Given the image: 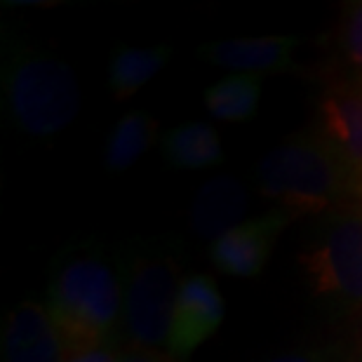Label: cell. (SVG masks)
<instances>
[{"label": "cell", "mask_w": 362, "mask_h": 362, "mask_svg": "<svg viewBox=\"0 0 362 362\" xmlns=\"http://www.w3.org/2000/svg\"><path fill=\"white\" fill-rule=\"evenodd\" d=\"M45 308L66 341L69 358L83 351L118 349L122 327V275L94 243L71 245L54 259Z\"/></svg>", "instance_id": "obj_1"}, {"label": "cell", "mask_w": 362, "mask_h": 362, "mask_svg": "<svg viewBox=\"0 0 362 362\" xmlns=\"http://www.w3.org/2000/svg\"><path fill=\"white\" fill-rule=\"evenodd\" d=\"M3 94L14 127L38 139H47L74 125L83 104L74 69L35 47L7 49Z\"/></svg>", "instance_id": "obj_2"}, {"label": "cell", "mask_w": 362, "mask_h": 362, "mask_svg": "<svg viewBox=\"0 0 362 362\" xmlns=\"http://www.w3.org/2000/svg\"><path fill=\"white\" fill-rule=\"evenodd\" d=\"M257 181L259 191L289 216L327 214L351 188L337 156L317 134H296L273 146L259 163Z\"/></svg>", "instance_id": "obj_3"}, {"label": "cell", "mask_w": 362, "mask_h": 362, "mask_svg": "<svg viewBox=\"0 0 362 362\" xmlns=\"http://www.w3.org/2000/svg\"><path fill=\"white\" fill-rule=\"evenodd\" d=\"M122 327L134 349H168L179 296L175 255L158 243H139L120 262Z\"/></svg>", "instance_id": "obj_4"}, {"label": "cell", "mask_w": 362, "mask_h": 362, "mask_svg": "<svg viewBox=\"0 0 362 362\" xmlns=\"http://www.w3.org/2000/svg\"><path fill=\"white\" fill-rule=\"evenodd\" d=\"M299 262L313 299L332 313H362V212H337Z\"/></svg>", "instance_id": "obj_5"}, {"label": "cell", "mask_w": 362, "mask_h": 362, "mask_svg": "<svg viewBox=\"0 0 362 362\" xmlns=\"http://www.w3.org/2000/svg\"><path fill=\"white\" fill-rule=\"evenodd\" d=\"M317 136L344 168L351 188L362 195V81L337 83L317 106Z\"/></svg>", "instance_id": "obj_6"}, {"label": "cell", "mask_w": 362, "mask_h": 362, "mask_svg": "<svg viewBox=\"0 0 362 362\" xmlns=\"http://www.w3.org/2000/svg\"><path fill=\"white\" fill-rule=\"evenodd\" d=\"M226 303L216 287L212 275L191 273L181 280L175 317L168 339V351L172 358L186 362L209 337L221 327Z\"/></svg>", "instance_id": "obj_7"}, {"label": "cell", "mask_w": 362, "mask_h": 362, "mask_svg": "<svg viewBox=\"0 0 362 362\" xmlns=\"http://www.w3.org/2000/svg\"><path fill=\"white\" fill-rule=\"evenodd\" d=\"M287 212L275 209L259 219H247L240 226L209 243V264L230 278H255L264 271L280 233L289 223Z\"/></svg>", "instance_id": "obj_8"}, {"label": "cell", "mask_w": 362, "mask_h": 362, "mask_svg": "<svg viewBox=\"0 0 362 362\" xmlns=\"http://www.w3.org/2000/svg\"><path fill=\"white\" fill-rule=\"evenodd\" d=\"M69 349L45 306L24 301L7 315L3 362H66Z\"/></svg>", "instance_id": "obj_9"}, {"label": "cell", "mask_w": 362, "mask_h": 362, "mask_svg": "<svg viewBox=\"0 0 362 362\" xmlns=\"http://www.w3.org/2000/svg\"><path fill=\"white\" fill-rule=\"evenodd\" d=\"M299 38L294 35H259V38H230L202 47V57L230 74L262 76L285 71L292 64Z\"/></svg>", "instance_id": "obj_10"}, {"label": "cell", "mask_w": 362, "mask_h": 362, "mask_svg": "<svg viewBox=\"0 0 362 362\" xmlns=\"http://www.w3.org/2000/svg\"><path fill=\"white\" fill-rule=\"evenodd\" d=\"M250 195L240 179L214 177L195 191L191 205V226L200 238L214 243L216 238L240 226L247 214Z\"/></svg>", "instance_id": "obj_11"}, {"label": "cell", "mask_w": 362, "mask_h": 362, "mask_svg": "<svg viewBox=\"0 0 362 362\" xmlns=\"http://www.w3.org/2000/svg\"><path fill=\"white\" fill-rule=\"evenodd\" d=\"M163 156L177 170H214L223 160L221 136L207 122H184L163 136Z\"/></svg>", "instance_id": "obj_12"}, {"label": "cell", "mask_w": 362, "mask_h": 362, "mask_svg": "<svg viewBox=\"0 0 362 362\" xmlns=\"http://www.w3.org/2000/svg\"><path fill=\"white\" fill-rule=\"evenodd\" d=\"M158 136V122L146 111H129L115 122L101 151L108 172H125L139 163Z\"/></svg>", "instance_id": "obj_13"}, {"label": "cell", "mask_w": 362, "mask_h": 362, "mask_svg": "<svg viewBox=\"0 0 362 362\" xmlns=\"http://www.w3.org/2000/svg\"><path fill=\"white\" fill-rule=\"evenodd\" d=\"M170 57L172 47L168 45L118 49L108 66V85H111L115 99H129L141 88H146L165 69Z\"/></svg>", "instance_id": "obj_14"}, {"label": "cell", "mask_w": 362, "mask_h": 362, "mask_svg": "<svg viewBox=\"0 0 362 362\" xmlns=\"http://www.w3.org/2000/svg\"><path fill=\"white\" fill-rule=\"evenodd\" d=\"M205 108L214 120L243 122L252 118L262 101V76L230 74L205 92Z\"/></svg>", "instance_id": "obj_15"}, {"label": "cell", "mask_w": 362, "mask_h": 362, "mask_svg": "<svg viewBox=\"0 0 362 362\" xmlns=\"http://www.w3.org/2000/svg\"><path fill=\"white\" fill-rule=\"evenodd\" d=\"M341 40H344L346 57H349V64L362 81V3L351 5L349 12H346Z\"/></svg>", "instance_id": "obj_16"}, {"label": "cell", "mask_w": 362, "mask_h": 362, "mask_svg": "<svg viewBox=\"0 0 362 362\" xmlns=\"http://www.w3.org/2000/svg\"><path fill=\"white\" fill-rule=\"evenodd\" d=\"M264 362H356L353 351H344L339 346H322V349H294L280 356H273Z\"/></svg>", "instance_id": "obj_17"}, {"label": "cell", "mask_w": 362, "mask_h": 362, "mask_svg": "<svg viewBox=\"0 0 362 362\" xmlns=\"http://www.w3.org/2000/svg\"><path fill=\"white\" fill-rule=\"evenodd\" d=\"M118 362H179L170 356L168 351H156V349H134V346H127V349L120 351Z\"/></svg>", "instance_id": "obj_18"}, {"label": "cell", "mask_w": 362, "mask_h": 362, "mask_svg": "<svg viewBox=\"0 0 362 362\" xmlns=\"http://www.w3.org/2000/svg\"><path fill=\"white\" fill-rule=\"evenodd\" d=\"M120 351L111 349V346H101V349H92V351H83L78 356L69 358L66 362H118Z\"/></svg>", "instance_id": "obj_19"}, {"label": "cell", "mask_w": 362, "mask_h": 362, "mask_svg": "<svg viewBox=\"0 0 362 362\" xmlns=\"http://www.w3.org/2000/svg\"><path fill=\"white\" fill-rule=\"evenodd\" d=\"M353 360H356V362H362V317H360V332H358V346H356V351H353Z\"/></svg>", "instance_id": "obj_20"}]
</instances>
